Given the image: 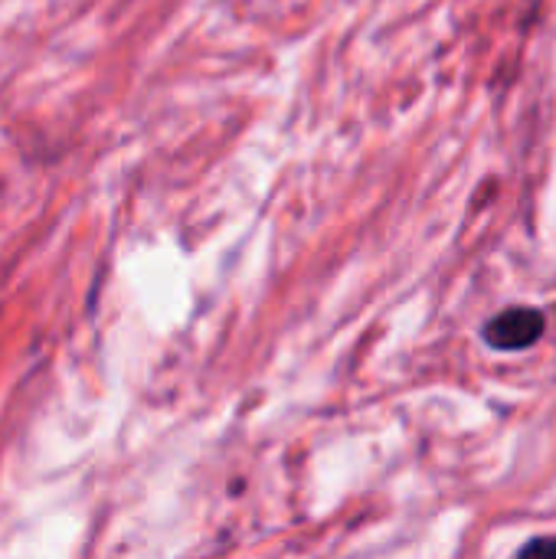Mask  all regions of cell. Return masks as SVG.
<instances>
[{
    "label": "cell",
    "mask_w": 556,
    "mask_h": 559,
    "mask_svg": "<svg viewBox=\"0 0 556 559\" xmlns=\"http://www.w3.org/2000/svg\"><path fill=\"white\" fill-rule=\"evenodd\" d=\"M514 559H556V534L551 537H534L531 544H524Z\"/></svg>",
    "instance_id": "2"
},
{
    "label": "cell",
    "mask_w": 556,
    "mask_h": 559,
    "mask_svg": "<svg viewBox=\"0 0 556 559\" xmlns=\"http://www.w3.org/2000/svg\"><path fill=\"white\" fill-rule=\"evenodd\" d=\"M544 314L537 308H508L485 324V344L495 350H528L544 337Z\"/></svg>",
    "instance_id": "1"
}]
</instances>
